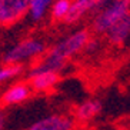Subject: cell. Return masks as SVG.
Returning <instances> with one entry per match:
<instances>
[{
    "label": "cell",
    "mask_w": 130,
    "mask_h": 130,
    "mask_svg": "<svg viewBox=\"0 0 130 130\" xmlns=\"http://www.w3.org/2000/svg\"><path fill=\"white\" fill-rule=\"evenodd\" d=\"M29 0H0V26H12L27 14Z\"/></svg>",
    "instance_id": "277c9868"
},
{
    "label": "cell",
    "mask_w": 130,
    "mask_h": 130,
    "mask_svg": "<svg viewBox=\"0 0 130 130\" xmlns=\"http://www.w3.org/2000/svg\"><path fill=\"white\" fill-rule=\"evenodd\" d=\"M72 0H53L50 6V14L53 20H64L69 13Z\"/></svg>",
    "instance_id": "4fadbf2b"
},
{
    "label": "cell",
    "mask_w": 130,
    "mask_h": 130,
    "mask_svg": "<svg viewBox=\"0 0 130 130\" xmlns=\"http://www.w3.org/2000/svg\"><path fill=\"white\" fill-rule=\"evenodd\" d=\"M30 86L27 82H16L12 86H9L2 94V103L4 106H16V104L24 103L31 96Z\"/></svg>",
    "instance_id": "8992f818"
},
{
    "label": "cell",
    "mask_w": 130,
    "mask_h": 130,
    "mask_svg": "<svg viewBox=\"0 0 130 130\" xmlns=\"http://www.w3.org/2000/svg\"><path fill=\"white\" fill-rule=\"evenodd\" d=\"M27 83L31 90L35 92H47L53 89L60 80V73L57 72H49V70H42V72H35L27 74Z\"/></svg>",
    "instance_id": "52a82bcc"
},
{
    "label": "cell",
    "mask_w": 130,
    "mask_h": 130,
    "mask_svg": "<svg viewBox=\"0 0 130 130\" xmlns=\"http://www.w3.org/2000/svg\"><path fill=\"white\" fill-rule=\"evenodd\" d=\"M47 52L46 43L40 39H24L3 54L4 64H23L26 61H31L42 57Z\"/></svg>",
    "instance_id": "7a4b0ae2"
},
{
    "label": "cell",
    "mask_w": 130,
    "mask_h": 130,
    "mask_svg": "<svg viewBox=\"0 0 130 130\" xmlns=\"http://www.w3.org/2000/svg\"><path fill=\"white\" fill-rule=\"evenodd\" d=\"M4 124H6V115H4V110L0 107V130L4 129Z\"/></svg>",
    "instance_id": "2e32d148"
},
{
    "label": "cell",
    "mask_w": 130,
    "mask_h": 130,
    "mask_svg": "<svg viewBox=\"0 0 130 130\" xmlns=\"http://www.w3.org/2000/svg\"><path fill=\"white\" fill-rule=\"evenodd\" d=\"M115 0H97V6H96V12L97 10H100V9H103L104 6H107V4H110V3H113ZM94 12V13H96Z\"/></svg>",
    "instance_id": "9a60e30c"
},
{
    "label": "cell",
    "mask_w": 130,
    "mask_h": 130,
    "mask_svg": "<svg viewBox=\"0 0 130 130\" xmlns=\"http://www.w3.org/2000/svg\"><path fill=\"white\" fill-rule=\"evenodd\" d=\"M96 6L97 0H72L69 13L63 22H66L67 24L77 23L90 12H96Z\"/></svg>",
    "instance_id": "ba28073f"
},
{
    "label": "cell",
    "mask_w": 130,
    "mask_h": 130,
    "mask_svg": "<svg viewBox=\"0 0 130 130\" xmlns=\"http://www.w3.org/2000/svg\"><path fill=\"white\" fill-rule=\"evenodd\" d=\"M90 37V33L86 29L73 31L67 37L61 39L59 43H56L50 50L42 56V60L33 64L29 69L27 74L35 72H42V70H49V72H57L60 73L66 67L69 59L74 57L76 54L83 52V47L86 42Z\"/></svg>",
    "instance_id": "6da1fadb"
},
{
    "label": "cell",
    "mask_w": 130,
    "mask_h": 130,
    "mask_svg": "<svg viewBox=\"0 0 130 130\" xmlns=\"http://www.w3.org/2000/svg\"><path fill=\"white\" fill-rule=\"evenodd\" d=\"M74 119L63 115H50L39 119L27 130H73Z\"/></svg>",
    "instance_id": "5b68a950"
},
{
    "label": "cell",
    "mask_w": 130,
    "mask_h": 130,
    "mask_svg": "<svg viewBox=\"0 0 130 130\" xmlns=\"http://www.w3.org/2000/svg\"><path fill=\"white\" fill-rule=\"evenodd\" d=\"M130 13V0H115L113 3L104 6L96 12L93 19V31L97 35H104L113 24Z\"/></svg>",
    "instance_id": "3957f363"
},
{
    "label": "cell",
    "mask_w": 130,
    "mask_h": 130,
    "mask_svg": "<svg viewBox=\"0 0 130 130\" xmlns=\"http://www.w3.org/2000/svg\"><path fill=\"white\" fill-rule=\"evenodd\" d=\"M24 73L23 64H3L0 66V84L6 83L9 80H13L17 76Z\"/></svg>",
    "instance_id": "7c38bea8"
},
{
    "label": "cell",
    "mask_w": 130,
    "mask_h": 130,
    "mask_svg": "<svg viewBox=\"0 0 130 130\" xmlns=\"http://www.w3.org/2000/svg\"><path fill=\"white\" fill-rule=\"evenodd\" d=\"M53 0H29L27 14L30 16L33 22H42L50 10Z\"/></svg>",
    "instance_id": "8fae6325"
},
{
    "label": "cell",
    "mask_w": 130,
    "mask_h": 130,
    "mask_svg": "<svg viewBox=\"0 0 130 130\" xmlns=\"http://www.w3.org/2000/svg\"><path fill=\"white\" fill-rule=\"evenodd\" d=\"M100 49V40L96 37H89V40L86 42V44H84L83 47V52L86 54H94L97 53Z\"/></svg>",
    "instance_id": "5bb4252c"
},
{
    "label": "cell",
    "mask_w": 130,
    "mask_h": 130,
    "mask_svg": "<svg viewBox=\"0 0 130 130\" xmlns=\"http://www.w3.org/2000/svg\"><path fill=\"white\" fill-rule=\"evenodd\" d=\"M104 35L111 44H122L126 42L130 37V13L117 20Z\"/></svg>",
    "instance_id": "9c48e42d"
},
{
    "label": "cell",
    "mask_w": 130,
    "mask_h": 130,
    "mask_svg": "<svg viewBox=\"0 0 130 130\" xmlns=\"http://www.w3.org/2000/svg\"><path fill=\"white\" fill-rule=\"evenodd\" d=\"M100 111H102V102L97 99H89L77 106L74 117L80 122H89V120H93L96 116H99Z\"/></svg>",
    "instance_id": "30bf717a"
}]
</instances>
